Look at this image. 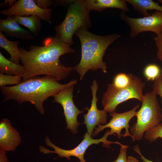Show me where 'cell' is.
Returning <instances> with one entry per match:
<instances>
[{
	"label": "cell",
	"instance_id": "obj_23",
	"mask_svg": "<svg viewBox=\"0 0 162 162\" xmlns=\"http://www.w3.org/2000/svg\"><path fill=\"white\" fill-rule=\"evenodd\" d=\"M144 137L150 143L154 142L158 138L162 139V124L160 123L155 127L146 132Z\"/></svg>",
	"mask_w": 162,
	"mask_h": 162
},
{
	"label": "cell",
	"instance_id": "obj_14",
	"mask_svg": "<svg viewBox=\"0 0 162 162\" xmlns=\"http://www.w3.org/2000/svg\"><path fill=\"white\" fill-rule=\"evenodd\" d=\"M0 31L4 32L6 36L22 40H34L35 38L30 32L19 25L13 16H7L6 19H0Z\"/></svg>",
	"mask_w": 162,
	"mask_h": 162
},
{
	"label": "cell",
	"instance_id": "obj_25",
	"mask_svg": "<svg viewBox=\"0 0 162 162\" xmlns=\"http://www.w3.org/2000/svg\"><path fill=\"white\" fill-rule=\"evenodd\" d=\"M155 45L158 49L157 57L162 61V32L154 38Z\"/></svg>",
	"mask_w": 162,
	"mask_h": 162
},
{
	"label": "cell",
	"instance_id": "obj_16",
	"mask_svg": "<svg viewBox=\"0 0 162 162\" xmlns=\"http://www.w3.org/2000/svg\"><path fill=\"white\" fill-rule=\"evenodd\" d=\"M15 20L19 24L28 28L35 37L40 34L42 28L41 19L35 15L29 16H13Z\"/></svg>",
	"mask_w": 162,
	"mask_h": 162
},
{
	"label": "cell",
	"instance_id": "obj_17",
	"mask_svg": "<svg viewBox=\"0 0 162 162\" xmlns=\"http://www.w3.org/2000/svg\"><path fill=\"white\" fill-rule=\"evenodd\" d=\"M20 44L18 40L10 41L5 35L0 31V46L4 49L10 54V61L19 64L20 61V52L18 46Z\"/></svg>",
	"mask_w": 162,
	"mask_h": 162
},
{
	"label": "cell",
	"instance_id": "obj_29",
	"mask_svg": "<svg viewBox=\"0 0 162 162\" xmlns=\"http://www.w3.org/2000/svg\"><path fill=\"white\" fill-rule=\"evenodd\" d=\"M16 2L15 0H6L4 2L0 3V7L6 6L8 4L9 8L14 5Z\"/></svg>",
	"mask_w": 162,
	"mask_h": 162
},
{
	"label": "cell",
	"instance_id": "obj_2",
	"mask_svg": "<svg viewBox=\"0 0 162 162\" xmlns=\"http://www.w3.org/2000/svg\"><path fill=\"white\" fill-rule=\"evenodd\" d=\"M77 83V80L73 79L68 83L61 84L55 77L45 75L23 80L17 85L1 87L0 89L4 96L3 102L13 100L19 105L29 102L43 115L45 113L43 105L46 100L61 90Z\"/></svg>",
	"mask_w": 162,
	"mask_h": 162
},
{
	"label": "cell",
	"instance_id": "obj_33",
	"mask_svg": "<svg viewBox=\"0 0 162 162\" xmlns=\"http://www.w3.org/2000/svg\"><path fill=\"white\" fill-rule=\"evenodd\" d=\"M78 162H80V161H78Z\"/></svg>",
	"mask_w": 162,
	"mask_h": 162
},
{
	"label": "cell",
	"instance_id": "obj_31",
	"mask_svg": "<svg viewBox=\"0 0 162 162\" xmlns=\"http://www.w3.org/2000/svg\"><path fill=\"white\" fill-rule=\"evenodd\" d=\"M128 162H140L135 158L132 156H129L128 158Z\"/></svg>",
	"mask_w": 162,
	"mask_h": 162
},
{
	"label": "cell",
	"instance_id": "obj_28",
	"mask_svg": "<svg viewBox=\"0 0 162 162\" xmlns=\"http://www.w3.org/2000/svg\"><path fill=\"white\" fill-rule=\"evenodd\" d=\"M133 149L140 156V158L142 160L143 162H154L148 160L143 156L141 152L138 145H136L134 146L133 148Z\"/></svg>",
	"mask_w": 162,
	"mask_h": 162
},
{
	"label": "cell",
	"instance_id": "obj_21",
	"mask_svg": "<svg viewBox=\"0 0 162 162\" xmlns=\"http://www.w3.org/2000/svg\"><path fill=\"white\" fill-rule=\"evenodd\" d=\"M131 74H127L119 73L115 76L112 83L116 88H122L128 86L131 82Z\"/></svg>",
	"mask_w": 162,
	"mask_h": 162
},
{
	"label": "cell",
	"instance_id": "obj_18",
	"mask_svg": "<svg viewBox=\"0 0 162 162\" xmlns=\"http://www.w3.org/2000/svg\"><path fill=\"white\" fill-rule=\"evenodd\" d=\"M127 2L131 5L138 13L144 16L150 15L148 12L149 10H155L162 12V6L152 0H126Z\"/></svg>",
	"mask_w": 162,
	"mask_h": 162
},
{
	"label": "cell",
	"instance_id": "obj_15",
	"mask_svg": "<svg viewBox=\"0 0 162 162\" xmlns=\"http://www.w3.org/2000/svg\"><path fill=\"white\" fill-rule=\"evenodd\" d=\"M87 9L101 12L105 9L110 8H116L121 10L122 12H128L126 0H85Z\"/></svg>",
	"mask_w": 162,
	"mask_h": 162
},
{
	"label": "cell",
	"instance_id": "obj_26",
	"mask_svg": "<svg viewBox=\"0 0 162 162\" xmlns=\"http://www.w3.org/2000/svg\"><path fill=\"white\" fill-rule=\"evenodd\" d=\"M128 147V146L124 145L121 146L119 155L117 159L113 162H128L127 152Z\"/></svg>",
	"mask_w": 162,
	"mask_h": 162
},
{
	"label": "cell",
	"instance_id": "obj_4",
	"mask_svg": "<svg viewBox=\"0 0 162 162\" xmlns=\"http://www.w3.org/2000/svg\"><path fill=\"white\" fill-rule=\"evenodd\" d=\"M157 95L153 90L144 95L142 106L135 115L136 122L130 128V133L134 141L142 140L146 132L161 122V109Z\"/></svg>",
	"mask_w": 162,
	"mask_h": 162
},
{
	"label": "cell",
	"instance_id": "obj_8",
	"mask_svg": "<svg viewBox=\"0 0 162 162\" xmlns=\"http://www.w3.org/2000/svg\"><path fill=\"white\" fill-rule=\"evenodd\" d=\"M120 17L129 26L131 38L144 32H151L157 35L162 32V12L155 11L148 16L134 18L128 16L122 11Z\"/></svg>",
	"mask_w": 162,
	"mask_h": 162
},
{
	"label": "cell",
	"instance_id": "obj_24",
	"mask_svg": "<svg viewBox=\"0 0 162 162\" xmlns=\"http://www.w3.org/2000/svg\"><path fill=\"white\" fill-rule=\"evenodd\" d=\"M152 87L153 91L160 96L162 102V74L154 81ZM160 124H162V114Z\"/></svg>",
	"mask_w": 162,
	"mask_h": 162
},
{
	"label": "cell",
	"instance_id": "obj_22",
	"mask_svg": "<svg viewBox=\"0 0 162 162\" xmlns=\"http://www.w3.org/2000/svg\"><path fill=\"white\" fill-rule=\"evenodd\" d=\"M22 77L0 73V87L10 85H17L22 81Z\"/></svg>",
	"mask_w": 162,
	"mask_h": 162
},
{
	"label": "cell",
	"instance_id": "obj_19",
	"mask_svg": "<svg viewBox=\"0 0 162 162\" xmlns=\"http://www.w3.org/2000/svg\"><path fill=\"white\" fill-rule=\"evenodd\" d=\"M25 73L22 65L17 64L6 58L0 51V73L19 75L22 77Z\"/></svg>",
	"mask_w": 162,
	"mask_h": 162
},
{
	"label": "cell",
	"instance_id": "obj_3",
	"mask_svg": "<svg viewBox=\"0 0 162 162\" xmlns=\"http://www.w3.org/2000/svg\"><path fill=\"white\" fill-rule=\"evenodd\" d=\"M79 38L81 45V57L80 63L73 68L82 80L85 74L90 70L98 69L106 73L107 66L103 57L107 47L120 37L117 34L105 36L93 34L87 29L81 28L75 34Z\"/></svg>",
	"mask_w": 162,
	"mask_h": 162
},
{
	"label": "cell",
	"instance_id": "obj_5",
	"mask_svg": "<svg viewBox=\"0 0 162 162\" xmlns=\"http://www.w3.org/2000/svg\"><path fill=\"white\" fill-rule=\"evenodd\" d=\"M89 11L85 0H74L69 5L63 21L55 27L56 34L65 43L73 45V36L78 29L91 27Z\"/></svg>",
	"mask_w": 162,
	"mask_h": 162
},
{
	"label": "cell",
	"instance_id": "obj_32",
	"mask_svg": "<svg viewBox=\"0 0 162 162\" xmlns=\"http://www.w3.org/2000/svg\"><path fill=\"white\" fill-rule=\"evenodd\" d=\"M158 2H160L162 4V0H158Z\"/></svg>",
	"mask_w": 162,
	"mask_h": 162
},
{
	"label": "cell",
	"instance_id": "obj_1",
	"mask_svg": "<svg viewBox=\"0 0 162 162\" xmlns=\"http://www.w3.org/2000/svg\"><path fill=\"white\" fill-rule=\"evenodd\" d=\"M43 44L42 46H31L29 50L19 47L20 61L25 70L23 80L44 75L55 77L59 81L66 78L73 70L63 64L60 60L62 55L75 51L70 45L57 34L45 38Z\"/></svg>",
	"mask_w": 162,
	"mask_h": 162
},
{
	"label": "cell",
	"instance_id": "obj_9",
	"mask_svg": "<svg viewBox=\"0 0 162 162\" xmlns=\"http://www.w3.org/2000/svg\"><path fill=\"white\" fill-rule=\"evenodd\" d=\"M140 107L139 104L135 106L132 109L128 111L121 113L114 112L110 113L112 117L110 122L105 125L100 124L93 132L92 136L94 137L105 128H109L110 135H113L116 134L118 138L120 139L121 137H130L134 142L133 136L130 134L129 128L130 127L129 122L131 119L134 116L137 112L136 110Z\"/></svg>",
	"mask_w": 162,
	"mask_h": 162
},
{
	"label": "cell",
	"instance_id": "obj_7",
	"mask_svg": "<svg viewBox=\"0 0 162 162\" xmlns=\"http://www.w3.org/2000/svg\"><path fill=\"white\" fill-rule=\"evenodd\" d=\"M109 130L105 133L104 135L101 138L98 139H94L87 132L84 135L83 139L81 142L75 148L71 150H65L53 144L50 140L49 137L46 136L45 142L48 146L53 148L54 151L50 150L42 146H40L39 149L41 153L45 154L50 153H56L60 157L67 158L70 160V156H74L78 158L80 162H86L84 158L85 152L88 147L92 144H98L103 142V146L107 148H110V144L112 143L116 144L122 146L123 145L117 141L113 142L107 140L108 136L110 135Z\"/></svg>",
	"mask_w": 162,
	"mask_h": 162
},
{
	"label": "cell",
	"instance_id": "obj_11",
	"mask_svg": "<svg viewBox=\"0 0 162 162\" xmlns=\"http://www.w3.org/2000/svg\"><path fill=\"white\" fill-rule=\"evenodd\" d=\"M52 13L51 9L40 8L34 0H19L10 8L0 11L1 14L4 16L35 15L41 20L48 22L50 21Z\"/></svg>",
	"mask_w": 162,
	"mask_h": 162
},
{
	"label": "cell",
	"instance_id": "obj_6",
	"mask_svg": "<svg viewBox=\"0 0 162 162\" xmlns=\"http://www.w3.org/2000/svg\"><path fill=\"white\" fill-rule=\"evenodd\" d=\"M145 85L146 83L140 78L132 74L131 82L126 87L118 89L112 83L108 84L102 99L104 110L110 113L116 112L119 104L131 99H137L142 102L144 95L143 90Z\"/></svg>",
	"mask_w": 162,
	"mask_h": 162
},
{
	"label": "cell",
	"instance_id": "obj_20",
	"mask_svg": "<svg viewBox=\"0 0 162 162\" xmlns=\"http://www.w3.org/2000/svg\"><path fill=\"white\" fill-rule=\"evenodd\" d=\"M144 76L147 81H154L162 74L160 67L156 64H151L147 65L143 71Z\"/></svg>",
	"mask_w": 162,
	"mask_h": 162
},
{
	"label": "cell",
	"instance_id": "obj_10",
	"mask_svg": "<svg viewBox=\"0 0 162 162\" xmlns=\"http://www.w3.org/2000/svg\"><path fill=\"white\" fill-rule=\"evenodd\" d=\"M74 86L63 89L53 96V103L60 104L62 106L67 124L66 129L70 130L73 134L77 132V128L81 123L77 120L78 116L82 113L74 104L73 100Z\"/></svg>",
	"mask_w": 162,
	"mask_h": 162
},
{
	"label": "cell",
	"instance_id": "obj_13",
	"mask_svg": "<svg viewBox=\"0 0 162 162\" xmlns=\"http://www.w3.org/2000/svg\"><path fill=\"white\" fill-rule=\"evenodd\" d=\"M21 142L19 133L7 118L0 121V150L6 152L14 151Z\"/></svg>",
	"mask_w": 162,
	"mask_h": 162
},
{
	"label": "cell",
	"instance_id": "obj_12",
	"mask_svg": "<svg viewBox=\"0 0 162 162\" xmlns=\"http://www.w3.org/2000/svg\"><path fill=\"white\" fill-rule=\"evenodd\" d=\"M90 87L92 96L91 106L89 109L87 108V113L83 115L84 121L83 123L86 126L87 132L92 136L96 125L106 124L107 112L104 109L101 110L98 109L97 104L98 99L96 94L98 86L96 80H93Z\"/></svg>",
	"mask_w": 162,
	"mask_h": 162
},
{
	"label": "cell",
	"instance_id": "obj_27",
	"mask_svg": "<svg viewBox=\"0 0 162 162\" xmlns=\"http://www.w3.org/2000/svg\"><path fill=\"white\" fill-rule=\"evenodd\" d=\"M37 5L43 9H47L54 3V1L51 0H34Z\"/></svg>",
	"mask_w": 162,
	"mask_h": 162
},
{
	"label": "cell",
	"instance_id": "obj_30",
	"mask_svg": "<svg viewBox=\"0 0 162 162\" xmlns=\"http://www.w3.org/2000/svg\"><path fill=\"white\" fill-rule=\"evenodd\" d=\"M6 152L0 150V162H9L6 155Z\"/></svg>",
	"mask_w": 162,
	"mask_h": 162
}]
</instances>
